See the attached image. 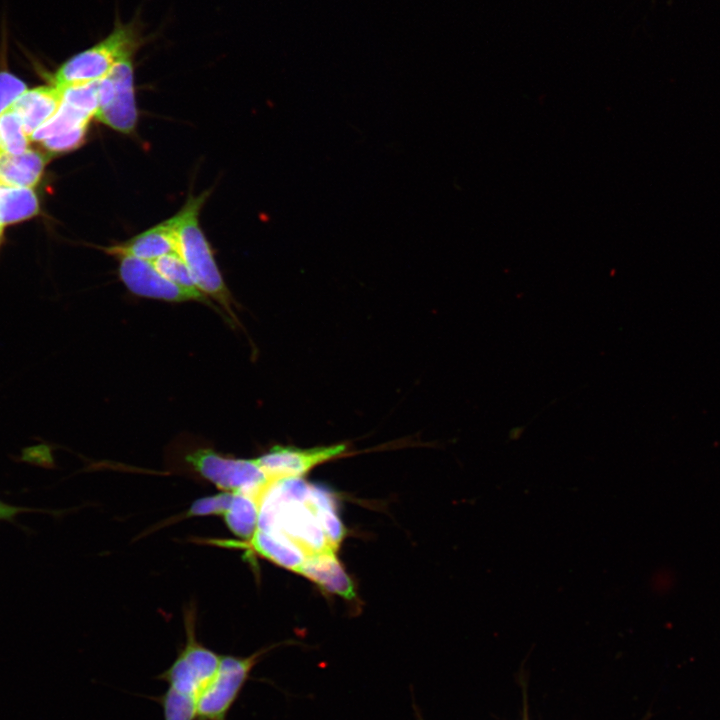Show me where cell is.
Wrapping results in <instances>:
<instances>
[{
    "instance_id": "obj_1",
    "label": "cell",
    "mask_w": 720,
    "mask_h": 720,
    "mask_svg": "<svg viewBox=\"0 0 720 720\" xmlns=\"http://www.w3.org/2000/svg\"><path fill=\"white\" fill-rule=\"evenodd\" d=\"M309 489L302 477L270 482L260 500L258 528L283 534L306 556L336 552L309 499Z\"/></svg>"
},
{
    "instance_id": "obj_2",
    "label": "cell",
    "mask_w": 720,
    "mask_h": 720,
    "mask_svg": "<svg viewBox=\"0 0 720 720\" xmlns=\"http://www.w3.org/2000/svg\"><path fill=\"white\" fill-rule=\"evenodd\" d=\"M207 195L204 192L197 197H190L175 215L177 253L190 269L198 289L216 301L231 321H237L232 308V296L199 225V212Z\"/></svg>"
},
{
    "instance_id": "obj_3",
    "label": "cell",
    "mask_w": 720,
    "mask_h": 720,
    "mask_svg": "<svg viewBox=\"0 0 720 720\" xmlns=\"http://www.w3.org/2000/svg\"><path fill=\"white\" fill-rule=\"evenodd\" d=\"M137 46L135 30L117 24L104 39L65 61L54 74L52 84L66 87L101 80L117 64L132 58Z\"/></svg>"
},
{
    "instance_id": "obj_4",
    "label": "cell",
    "mask_w": 720,
    "mask_h": 720,
    "mask_svg": "<svg viewBox=\"0 0 720 720\" xmlns=\"http://www.w3.org/2000/svg\"><path fill=\"white\" fill-rule=\"evenodd\" d=\"M183 462L189 471L225 492L247 493L260 500L272 481L256 459L227 457L209 447L188 450Z\"/></svg>"
},
{
    "instance_id": "obj_5",
    "label": "cell",
    "mask_w": 720,
    "mask_h": 720,
    "mask_svg": "<svg viewBox=\"0 0 720 720\" xmlns=\"http://www.w3.org/2000/svg\"><path fill=\"white\" fill-rule=\"evenodd\" d=\"M279 645L261 648L248 656L221 655L215 674L199 696L196 720H227L254 667Z\"/></svg>"
},
{
    "instance_id": "obj_6",
    "label": "cell",
    "mask_w": 720,
    "mask_h": 720,
    "mask_svg": "<svg viewBox=\"0 0 720 720\" xmlns=\"http://www.w3.org/2000/svg\"><path fill=\"white\" fill-rule=\"evenodd\" d=\"M185 643L172 664L161 673L166 683L184 692H202L215 674L221 655L204 646L196 636V609L185 610Z\"/></svg>"
},
{
    "instance_id": "obj_7",
    "label": "cell",
    "mask_w": 720,
    "mask_h": 720,
    "mask_svg": "<svg viewBox=\"0 0 720 720\" xmlns=\"http://www.w3.org/2000/svg\"><path fill=\"white\" fill-rule=\"evenodd\" d=\"M118 259L119 277L131 293L168 302L198 301L219 311L201 291L185 289L165 278L152 261L131 256H121Z\"/></svg>"
},
{
    "instance_id": "obj_8",
    "label": "cell",
    "mask_w": 720,
    "mask_h": 720,
    "mask_svg": "<svg viewBox=\"0 0 720 720\" xmlns=\"http://www.w3.org/2000/svg\"><path fill=\"white\" fill-rule=\"evenodd\" d=\"M346 449V445L342 443L313 448L278 445L256 460L268 477L274 481L302 477L314 467L342 455Z\"/></svg>"
},
{
    "instance_id": "obj_9",
    "label": "cell",
    "mask_w": 720,
    "mask_h": 720,
    "mask_svg": "<svg viewBox=\"0 0 720 720\" xmlns=\"http://www.w3.org/2000/svg\"><path fill=\"white\" fill-rule=\"evenodd\" d=\"M108 75L112 80L110 100L95 117L114 130L131 133L138 118L132 58L117 64Z\"/></svg>"
},
{
    "instance_id": "obj_10",
    "label": "cell",
    "mask_w": 720,
    "mask_h": 720,
    "mask_svg": "<svg viewBox=\"0 0 720 720\" xmlns=\"http://www.w3.org/2000/svg\"><path fill=\"white\" fill-rule=\"evenodd\" d=\"M199 542L222 548L244 549L248 552H255L265 559L294 572H298L307 558L306 554L283 534L259 528L248 540L210 538L199 539Z\"/></svg>"
},
{
    "instance_id": "obj_11",
    "label": "cell",
    "mask_w": 720,
    "mask_h": 720,
    "mask_svg": "<svg viewBox=\"0 0 720 720\" xmlns=\"http://www.w3.org/2000/svg\"><path fill=\"white\" fill-rule=\"evenodd\" d=\"M104 250L117 258L131 256L148 261H154L169 253L177 252L176 216Z\"/></svg>"
},
{
    "instance_id": "obj_12",
    "label": "cell",
    "mask_w": 720,
    "mask_h": 720,
    "mask_svg": "<svg viewBox=\"0 0 720 720\" xmlns=\"http://www.w3.org/2000/svg\"><path fill=\"white\" fill-rule=\"evenodd\" d=\"M63 88L51 84L26 90L10 106L21 118L25 133L30 136L59 109Z\"/></svg>"
},
{
    "instance_id": "obj_13",
    "label": "cell",
    "mask_w": 720,
    "mask_h": 720,
    "mask_svg": "<svg viewBox=\"0 0 720 720\" xmlns=\"http://www.w3.org/2000/svg\"><path fill=\"white\" fill-rule=\"evenodd\" d=\"M297 573L304 575L326 591L347 600L356 597L353 581L339 562L336 552L307 556Z\"/></svg>"
},
{
    "instance_id": "obj_14",
    "label": "cell",
    "mask_w": 720,
    "mask_h": 720,
    "mask_svg": "<svg viewBox=\"0 0 720 720\" xmlns=\"http://www.w3.org/2000/svg\"><path fill=\"white\" fill-rule=\"evenodd\" d=\"M44 166V156L35 150L17 155L0 151V186L31 189L40 180Z\"/></svg>"
},
{
    "instance_id": "obj_15",
    "label": "cell",
    "mask_w": 720,
    "mask_h": 720,
    "mask_svg": "<svg viewBox=\"0 0 720 720\" xmlns=\"http://www.w3.org/2000/svg\"><path fill=\"white\" fill-rule=\"evenodd\" d=\"M259 510V498L247 493H233L232 501L223 518L235 536L241 540H248L258 528Z\"/></svg>"
},
{
    "instance_id": "obj_16",
    "label": "cell",
    "mask_w": 720,
    "mask_h": 720,
    "mask_svg": "<svg viewBox=\"0 0 720 720\" xmlns=\"http://www.w3.org/2000/svg\"><path fill=\"white\" fill-rule=\"evenodd\" d=\"M92 117V115L82 109L62 100L57 112L42 124L30 136V139L41 142L51 137L87 128Z\"/></svg>"
},
{
    "instance_id": "obj_17",
    "label": "cell",
    "mask_w": 720,
    "mask_h": 720,
    "mask_svg": "<svg viewBox=\"0 0 720 720\" xmlns=\"http://www.w3.org/2000/svg\"><path fill=\"white\" fill-rule=\"evenodd\" d=\"M309 499L316 510L328 541L337 550L344 538L345 529L336 511L333 496L327 490L310 484Z\"/></svg>"
},
{
    "instance_id": "obj_18",
    "label": "cell",
    "mask_w": 720,
    "mask_h": 720,
    "mask_svg": "<svg viewBox=\"0 0 720 720\" xmlns=\"http://www.w3.org/2000/svg\"><path fill=\"white\" fill-rule=\"evenodd\" d=\"M29 139L21 118L9 107L0 115V151L22 154L28 149Z\"/></svg>"
},
{
    "instance_id": "obj_19",
    "label": "cell",
    "mask_w": 720,
    "mask_h": 720,
    "mask_svg": "<svg viewBox=\"0 0 720 720\" xmlns=\"http://www.w3.org/2000/svg\"><path fill=\"white\" fill-rule=\"evenodd\" d=\"M156 269L168 280L192 291H200L192 273L182 257L172 252L152 261Z\"/></svg>"
},
{
    "instance_id": "obj_20",
    "label": "cell",
    "mask_w": 720,
    "mask_h": 720,
    "mask_svg": "<svg viewBox=\"0 0 720 720\" xmlns=\"http://www.w3.org/2000/svg\"><path fill=\"white\" fill-rule=\"evenodd\" d=\"M233 498L232 492H222L197 499L182 515L181 519L195 516L222 515L228 509Z\"/></svg>"
},
{
    "instance_id": "obj_21",
    "label": "cell",
    "mask_w": 720,
    "mask_h": 720,
    "mask_svg": "<svg viewBox=\"0 0 720 720\" xmlns=\"http://www.w3.org/2000/svg\"><path fill=\"white\" fill-rule=\"evenodd\" d=\"M27 90L25 83L8 71H0V115Z\"/></svg>"
},
{
    "instance_id": "obj_22",
    "label": "cell",
    "mask_w": 720,
    "mask_h": 720,
    "mask_svg": "<svg viewBox=\"0 0 720 720\" xmlns=\"http://www.w3.org/2000/svg\"><path fill=\"white\" fill-rule=\"evenodd\" d=\"M86 132L87 128H82L45 139L41 141V143L49 152L52 153L69 152L80 146L85 138Z\"/></svg>"
},
{
    "instance_id": "obj_23",
    "label": "cell",
    "mask_w": 720,
    "mask_h": 720,
    "mask_svg": "<svg viewBox=\"0 0 720 720\" xmlns=\"http://www.w3.org/2000/svg\"><path fill=\"white\" fill-rule=\"evenodd\" d=\"M31 511L38 512L39 509L15 506L0 500V521L14 522L17 515Z\"/></svg>"
},
{
    "instance_id": "obj_24",
    "label": "cell",
    "mask_w": 720,
    "mask_h": 720,
    "mask_svg": "<svg viewBox=\"0 0 720 720\" xmlns=\"http://www.w3.org/2000/svg\"><path fill=\"white\" fill-rule=\"evenodd\" d=\"M418 720H423L420 716H418Z\"/></svg>"
}]
</instances>
